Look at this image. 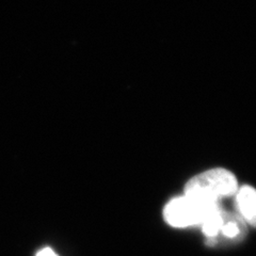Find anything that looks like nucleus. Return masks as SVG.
<instances>
[{"instance_id": "nucleus-4", "label": "nucleus", "mask_w": 256, "mask_h": 256, "mask_svg": "<svg viewBox=\"0 0 256 256\" xmlns=\"http://www.w3.org/2000/svg\"><path fill=\"white\" fill-rule=\"evenodd\" d=\"M236 205L239 217L246 224L256 228V189L246 185L238 188Z\"/></svg>"}, {"instance_id": "nucleus-3", "label": "nucleus", "mask_w": 256, "mask_h": 256, "mask_svg": "<svg viewBox=\"0 0 256 256\" xmlns=\"http://www.w3.org/2000/svg\"><path fill=\"white\" fill-rule=\"evenodd\" d=\"M246 224L239 217V214L223 210L218 236L214 240V246L219 242H239L240 240L246 237Z\"/></svg>"}, {"instance_id": "nucleus-1", "label": "nucleus", "mask_w": 256, "mask_h": 256, "mask_svg": "<svg viewBox=\"0 0 256 256\" xmlns=\"http://www.w3.org/2000/svg\"><path fill=\"white\" fill-rule=\"evenodd\" d=\"M238 182L230 171L216 168L192 178L185 186V196L201 201L220 203V200L236 194Z\"/></svg>"}, {"instance_id": "nucleus-5", "label": "nucleus", "mask_w": 256, "mask_h": 256, "mask_svg": "<svg viewBox=\"0 0 256 256\" xmlns=\"http://www.w3.org/2000/svg\"><path fill=\"white\" fill-rule=\"evenodd\" d=\"M36 256H58V254H56V252L52 250L50 248H44V249L40 250L36 253Z\"/></svg>"}, {"instance_id": "nucleus-2", "label": "nucleus", "mask_w": 256, "mask_h": 256, "mask_svg": "<svg viewBox=\"0 0 256 256\" xmlns=\"http://www.w3.org/2000/svg\"><path fill=\"white\" fill-rule=\"evenodd\" d=\"M220 206V203H210L184 194L172 198L164 210L166 222L176 228L201 226L210 212Z\"/></svg>"}]
</instances>
